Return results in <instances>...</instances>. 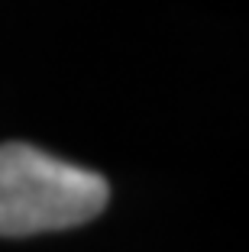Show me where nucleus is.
<instances>
[{
    "label": "nucleus",
    "instance_id": "1",
    "mask_svg": "<svg viewBox=\"0 0 249 252\" xmlns=\"http://www.w3.org/2000/svg\"><path fill=\"white\" fill-rule=\"evenodd\" d=\"M104 175L26 142L0 146V236H36L94 220L107 207Z\"/></svg>",
    "mask_w": 249,
    "mask_h": 252
}]
</instances>
